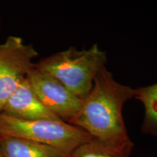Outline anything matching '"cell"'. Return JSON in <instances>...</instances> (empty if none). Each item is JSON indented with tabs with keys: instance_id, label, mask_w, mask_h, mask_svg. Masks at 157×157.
Wrapping results in <instances>:
<instances>
[{
	"instance_id": "obj_8",
	"label": "cell",
	"mask_w": 157,
	"mask_h": 157,
	"mask_svg": "<svg viewBox=\"0 0 157 157\" xmlns=\"http://www.w3.org/2000/svg\"><path fill=\"white\" fill-rule=\"evenodd\" d=\"M133 146L131 139L122 144L113 145L91 137L76 147L69 157H130Z\"/></svg>"
},
{
	"instance_id": "obj_10",
	"label": "cell",
	"mask_w": 157,
	"mask_h": 157,
	"mask_svg": "<svg viewBox=\"0 0 157 157\" xmlns=\"http://www.w3.org/2000/svg\"><path fill=\"white\" fill-rule=\"evenodd\" d=\"M0 157H5V155H4V153L2 151V150L1 146H0Z\"/></svg>"
},
{
	"instance_id": "obj_5",
	"label": "cell",
	"mask_w": 157,
	"mask_h": 157,
	"mask_svg": "<svg viewBox=\"0 0 157 157\" xmlns=\"http://www.w3.org/2000/svg\"><path fill=\"white\" fill-rule=\"evenodd\" d=\"M27 78L41 102L62 121L68 123L78 112L83 100L50 74L38 69L34 64Z\"/></svg>"
},
{
	"instance_id": "obj_9",
	"label": "cell",
	"mask_w": 157,
	"mask_h": 157,
	"mask_svg": "<svg viewBox=\"0 0 157 157\" xmlns=\"http://www.w3.org/2000/svg\"><path fill=\"white\" fill-rule=\"evenodd\" d=\"M135 98L144 106V118L141 131L145 134L157 136V83L136 89Z\"/></svg>"
},
{
	"instance_id": "obj_4",
	"label": "cell",
	"mask_w": 157,
	"mask_h": 157,
	"mask_svg": "<svg viewBox=\"0 0 157 157\" xmlns=\"http://www.w3.org/2000/svg\"><path fill=\"white\" fill-rule=\"evenodd\" d=\"M38 52L19 36H9L0 44V112L12 93L34 68Z\"/></svg>"
},
{
	"instance_id": "obj_2",
	"label": "cell",
	"mask_w": 157,
	"mask_h": 157,
	"mask_svg": "<svg viewBox=\"0 0 157 157\" xmlns=\"http://www.w3.org/2000/svg\"><path fill=\"white\" fill-rule=\"evenodd\" d=\"M106 53L97 44L87 50L71 47L42 58L35 66L52 76L74 95L84 100L91 91L96 74L105 66Z\"/></svg>"
},
{
	"instance_id": "obj_6",
	"label": "cell",
	"mask_w": 157,
	"mask_h": 157,
	"mask_svg": "<svg viewBox=\"0 0 157 157\" xmlns=\"http://www.w3.org/2000/svg\"><path fill=\"white\" fill-rule=\"evenodd\" d=\"M1 113L22 120H61L41 102L27 77L8 98Z\"/></svg>"
},
{
	"instance_id": "obj_11",
	"label": "cell",
	"mask_w": 157,
	"mask_h": 157,
	"mask_svg": "<svg viewBox=\"0 0 157 157\" xmlns=\"http://www.w3.org/2000/svg\"><path fill=\"white\" fill-rule=\"evenodd\" d=\"M0 25H1V15H0Z\"/></svg>"
},
{
	"instance_id": "obj_7",
	"label": "cell",
	"mask_w": 157,
	"mask_h": 157,
	"mask_svg": "<svg viewBox=\"0 0 157 157\" xmlns=\"http://www.w3.org/2000/svg\"><path fill=\"white\" fill-rule=\"evenodd\" d=\"M5 157H68L52 147L13 137H0Z\"/></svg>"
},
{
	"instance_id": "obj_3",
	"label": "cell",
	"mask_w": 157,
	"mask_h": 157,
	"mask_svg": "<svg viewBox=\"0 0 157 157\" xmlns=\"http://www.w3.org/2000/svg\"><path fill=\"white\" fill-rule=\"evenodd\" d=\"M0 137L24 139L58 149L69 157L91 136L82 129L58 119L22 120L0 112Z\"/></svg>"
},
{
	"instance_id": "obj_1",
	"label": "cell",
	"mask_w": 157,
	"mask_h": 157,
	"mask_svg": "<svg viewBox=\"0 0 157 157\" xmlns=\"http://www.w3.org/2000/svg\"><path fill=\"white\" fill-rule=\"evenodd\" d=\"M136 89L116 81L103 66L96 74L91 91L68 124L101 142L119 145L130 140L124 120L125 103L135 97Z\"/></svg>"
}]
</instances>
